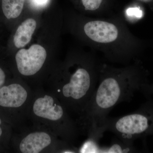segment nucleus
Listing matches in <instances>:
<instances>
[{
	"instance_id": "f257e3e1",
	"label": "nucleus",
	"mask_w": 153,
	"mask_h": 153,
	"mask_svg": "<svg viewBox=\"0 0 153 153\" xmlns=\"http://www.w3.org/2000/svg\"><path fill=\"white\" fill-rule=\"evenodd\" d=\"M99 83L92 94L82 120V129L86 132L98 127L111 110L121 102H130L137 91L142 92L149 84L137 68L116 70L105 67L100 72Z\"/></svg>"
},
{
	"instance_id": "f03ea898",
	"label": "nucleus",
	"mask_w": 153,
	"mask_h": 153,
	"mask_svg": "<svg viewBox=\"0 0 153 153\" xmlns=\"http://www.w3.org/2000/svg\"><path fill=\"white\" fill-rule=\"evenodd\" d=\"M30 113L35 119L49 127L71 144L78 133V125L54 94H42L34 98Z\"/></svg>"
},
{
	"instance_id": "7ed1b4c3",
	"label": "nucleus",
	"mask_w": 153,
	"mask_h": 153,
	"mask_svg": "<svg viewBox=\"0 0 153 153\" xmlns=\"http://www.w3.org/2000/svg\"><path fill=\"white\" fill-rule=\"evenodd\" d=\"M136 111L118 117H106L100 124L105 132L109 131L129 143L138 139L153 135V100L150 98Z\"/></svg>"
},
{
	"instance_id": "20e7f679",
	"label": "nucleus",
	"mask_w": 153,
	"mask_h": 153,
	"mask_svg": "<svg viewBox=\"0 0 153 153\" xmlns=\"http://www.w3.org/2000/svg\"><path fill=\"white\" fill-rule=\"evenodd\" d=\"M31 94L27 86L10 80L0 88V116L12 126L17 127L23 109L30 105Z\"/></svg>"
},
{
	"instance_id": "39448f33",
	"label": "nucleus",
	"mask_w": 153,
	"mask_h": 153,
	"mask_svg": "<svg viewBox=\"0 0 153 153\" xmlns=\"http://www.w3.org/2000/svg\"><path fill=\"white\" fill-rule=\"evenodd\" d=\"M47 57L46 50L38 44H34L28 49H20L15 56L17 69L23 76H33L41 70Z\"/></svg>"
},
{
	"instance_id": "423d86ee",
	"label": "nucleus",
	"mask_w": 153,
	"mask_h": 153,
	"mask_svg": "<svg viewBox=\"0 0 153 153\" xmlns=\"http://www.w3.org/2000/svg\"><path fill=\"white\" fill-rule=\"evenodd\" d=\"M54 143L53 134L41 131L31 132L19 139H11L12 146L22 153H41L51 148Z\"/></svg>"
},
{
	"instance_id": "0eeeda50",
	"label": "nucleus",
	"mask_w": 153,
	"mask_h": 153,
	"mask_svg": "<svg viewBox=\"0 0 153 153\" xmlns=\"http://www.w3.org/2000/svg\"><path fill=\"white\" fill-rule=\"evenodd\" d=\"M86 36L97 43H109L116 40L118 30L114 24L103 21L88 22L84 27Z\"/></svg>"
},
{
	"instance_id": "6e6552de",
	"label": "nucleus",
	"mask_w": 153,
	"mask_h": 153,
	"mask_svg": "<svg viewBox=\"0 0 153 153\" xmlns=\"http://www.w3.org/2000/svg\"><path fill=\"white\" fill-rule=\"evenodd\" d=\"M37 23L33 19H28L22 22L17 28L13 37L14 46L22 48L29 44L36 30Z\"/></svg>"
},
{
	"instance_id": "1a4fd4ad",
	"label": "nucleus",
	"mask_w": 153,
	"mask_h": 153,
	"mask_svg": "<svg viewBox=\"0 0 153 153\" xmlns=\"http://www.w3.org/2000/svg\"><path fill=\"white\" fill-rule=\"evenodd\" d=\"M140 151L137 149L134 144L129 143L118 138L112 139L111 144L108 146L100 147L99 153H139Z\"/></svg>"
},
{
	"instance_id": "9d476101",
	"label": "nucleus",
	"mask_w": 153,
	"mask_h": 153,
	"mask_svg": "<svg viewBox=\"0 0 153 153\" xmlns=\"http://www.w3.org/2000/svg\"><path fill=\"white\" fill-rule=\"evenodd\" d=\"M25 0H1V10L7 20L17 19L22 13Z\"/></svg>"
},
{
	"instance_id": "9b49d317",
	"label": "nucleus",
	"mask_w": 153,
	"mask_h": 153,
	"mask_svg": "<svg viewBox=\"0 0 153 153\" xmlns=\"http://www.w3.org/2000/svg\"><path fill=\"white\" fill-rule=\"evenodd\" d=\"M13 128L0 116V152H8L10 148Z\"/></svg>"
},
{
	"instance_id": "f8f14e48",
	"label": "nucleus",
	"mask_w": 153,
	"mask_h": 153,
	"mask_svg": "<svg viewBox=\"0 0 153 153\" xmlns=\"http://www.w3.org/2000/svg\"><path fill=\"white\" fill-rule=\"evenodd\" d=\"M102 0H82L86 10L94 11L100 7Z\"/></svg>"
},
{
	"instance_id": "ddd939ff",
	"label": "nucleus",
	"mask_w": 153,
	"mask_h": 153,
	"mask_svg": "<svg viewBox=\"0 0 153 153\" xmlns=\"http://www.w3.org/2000/svg\"><path fill=\"white\" fill-rule=\"evenodd\" d=\"M10 80V79L8 78L6 69L0 64V88L7 83Z\"/></svg>"
},
{
	"instance_id": "4468645a",
	"label": "nucleus",
	"mask_w": 153,
	"mask_h": 153,
	"mask_svg": "<svg viewBox=\"0 0 153 153\" xmlns=\"http://www.w3.org/2000/svg\"><path fill=\"white\" fill-rule=\"evenodd\" d=\"M126 13L128 16H134L137 18H141L142 16V12L137 7L129 8L127 10Z\"/></svg>"
},
{
	"instance_id": "2eb2a0df",
	"label": "nucleus",
	"mask_w": 153,
	"mask_h": 153,
	"mask_svg": "<svg viewBox=\"0 0 153 153\" xmlns=\"http://www.w3.org/2000/svg\"><path fill=\"white\" fill-rule=\"evenodd\" d=\"M35 1L38 4H45L47 2V0H35Z\"/></svg>"
}]
</instances>
